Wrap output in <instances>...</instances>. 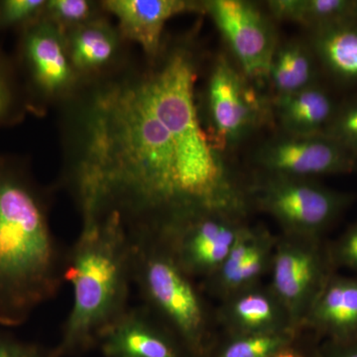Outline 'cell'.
<instances>
[{"instance_id":"cell-1","label":"cell","mask_w":357,"mask_h":357,"mask_svg":"<svg viewBox=\"0 0 357 357\" xmlns=\"http://www.w3.org/2000/svg\"><path fill=\"white\" fill-rule=\"evenodd\" d=\"M199 53L190 38L83 84L62 107L63 177L82 223L115 217L154 238L208 211L249 217L248 181L202 121Z\"/></svg>"},{"instance_id":"cell-2","label":"cell","mask_w":357,"mask_h":357,"mask_svg":"<svg viewBox=\"0 0 357 357\" xmlns=\"http://www.w3.org/2000/svg\"><path fill=\"white\" fill-rule=\"evenodd\" d=\"M63 271L46 195L23 162L0 155V328L24 325L54 299Z\"/></svg>"},{"instance_id":"cell-3","label":"cell","mask_w":357,"mask_h":357,"mask_svg":"<svg viewBox=\"0 0 357 357\" xmlns=\"http://www.w3.org/2000/svg\"><path fill=\"white\" fill-rule=\"evenodd\" d=\"M73 305L51 357H70L98 345L103 332L128 309L132 239L115 217L82 223L64 262Z\"/></svg>"},{"instance_id":"cell-4","label":"cell","mask_w":357,"mask_h":357,"mask_svg":"<svg viewBox=\"0 0 357 357\" xmlns=\"http://www.w3.org/2000/svg\"><path fill=\"white\" fill-rule=\"evenodd\" d=\"M132 239V238H131ZM172 255L153 239H132V281L147 310L191 357H208L217 342V318Z\"/></svg>"},{"instance_id":"cell-5","label":"cell","mask_w":357,"mask_h":357,"mask_svg":"<svg viewBox=\"0 0 357 357\" xmlns=\"http://www.w3.org/2000/svg\"><path fill=\"white\" fill-rule=\"evenodd\" d=\"M248 192L252 211L273 218L281 234L298 236L325 237L356 199L316 178L252 176Z\"/></svg>"},{"instance_id":"cell-6","label":"cell","mask_w":357,"mask_h":357,"mask_svg":"<svg viewBox=\"0 0 357 357\" xmlns=\"http://www.w3.org/2000/svg\"><path fill=\"white\" fill-rule=\"evenodd\" d=\"M204 100V128L213 146L225 154L271 119L269 98H263L260 89L225 55L218 56L211 66Z\"/></svg>"},{"instance_id":"cell-7","label":"cell","mask_w":357,"mask_h":357,"mask_svg":"<svg viewBox=\"0 0 357 357\" xmlns=\"http://www.w3.org/2000/svg\"><path fill=\"white\" fill-rule=\"evenodd\" d=\"M18 33L17 65L28 109L62 105L81 88L64 32L43 17Z\"/></svg>"},{"instance_id":"cell-8","label":"cell","mask_w":357,"mask_h":357,"mask_svg":"<svg viewBox=\"0 0 357 357\" xmlns=\"http://www.w3.org/2000/svg\"><path fill=\"white\" fill-rule=\"evenodd\" d=\"M269 287L287 312L291 324L302 330L312 303L335 273L330 241L325 237L277 236ZM304 332V331H303Z\"/></svg>"},{"instance_id":"cell-9","label":"cell","mask_w":357,"mask_h":357,"mask_svg":"<svg viewBox=\"0 0 357 357\" xmlns=\"http://www.w3.org/2000/svg\"><path fill=\"white\" fill-rule=\"evenodd\" d=\"M202 7L229 45L237 67L261 91L279 45L273 18L245 0H206Z\"/></svg>"},{"instance_id":"cell-10","label":"cell","mask_w":357,"mask_h":357,"mask_svg":"<svg viewBox=\"0 0 357 357\" xmlns=\"http://www.w3.org/2000/svg\"><path fill=\"white\" fill-rule=\"evenodd\" d=\"M248 217L208 211L181 220L153 239L192 279L210 278L229 255Z\"/></svg>"},{"instance_id":"cell-11","label":"cell","mask_w":357,"mask_h":357,"mask_svg":"<svg viewBox=\"0 0 357 357\" xmlns=\"http://www.w3.org/2000/svg\"><path fill=\"white\" fill-rule=\"evenodd\" d=\"M252 165L258 177L317 178L354 173L357 159L326 133L279 132L258 147Z\"/></svg>"},{"instance_id":"cell-12","label":"cell","mask_w":357,"mask_h":357,"mask_svg":"<svg viewBox=\"0 0 357 357\" xmlns=\"http://www.w3.org/2000/svg\"><path fill=\"white\" fill-rule=\"evenodd\" d=\"M107 15L128 43L139 45L145 58L152 60L163 47V31L171 18L185 13H203L202 1L192 0H103Z\"/></svg>"},{"instance_id":"cell-13","label":"cell","mask_w":357,"mask_h":357,"mask_svg":"<svg viewBox=\"0 0 357 357\" xmlns=\"http://www.w3.org/2000/svg\"><path fill=\"white\" fill-rule=\"evenodd\" d=\"M64 34L81 86L112 76L128 64V43L107 14Z\"/></svg>"},{"instance_id":"cell-14","label":"cell","mask_w":357,"mask_h":357,"mask_svg":"<svg viewBox=\"0 0 357 357\" xmlns=\"http://www.w3.org/2000/svg\"><path fill=\"white\" fill-rule=\"evenodd\" d=\"M98 345L105 357H191L147 309L128 307L103 332Z\"/></svg>"},{"instance_id":"cell-15","label":"cell","mask_w":357,"mask_h":357,"mask_svg":"<svg viewBox=\"0 0 357 357\" xmlns=\"http://www.w3.org/2000/svg\"><path fill=\"white\" fill-rule=\"evenodd\" d=\"M319 340H357V277L333 273L312 303L302 324Z\"/></svg>"},{"instance_id":"cell-16","label":"cell","mask_w":357,"mask_h":357,"mask_svg":"<svg viewBox=\"0 0 357 357\" xmlns=\"http://www.w3.org/2000/svg\"><path fill=\"white\" fill-rule=\"evenodd\" d=\"M215 318L225 335L297 330L271 288L261 284L223 299Z\"/></svg>"},{"instance_id":"cell-17","label":"cell","mask_w":357,"mask_h":357,"mask_svg":"<svg viewBox=\"0 0 357 357\" xmlns=\"http://www.w3.org/2000/svg\"><path fill=\"white\" fill-rule=\"evenodd\" d=\"M271 119L289 135L325 133L338 107L332 93L316 84L291 95L269 98Z\"/></svg>"},{"instance_id":"cell-18","label":"cell","mask_w":357,"mask_h":357,"mask_svg":"<svg viewBox=\"0 0 357 357\" xmlns=\"http://www.w3.org/2000/svg\"><path fill=\"white\" fill-rule=\"evenodd\" d=\"M319 69L342 86H357V16L309 32Z\"/></svg>"},{"instance_id":"cell-19","label":"cell","mask_w":357,"mask_h":357,"mask_svg":"<svg viewBox=\"0 0 357 357\" xmlns=\"http://www.w3.org/2000/svg\"><path fill=\"white\" fill-rule=\"evenodd\" d=\"M319 70L307 40L279 42L267 77L270 98L291 95L319 84Z\"/></svg>"},{"instance_id":"cell-20","label":"cell","mask_w":357,"mask_h":357,"mask_svg":"<svg viewBox=\"0 0 357 357\" xmlns=\"http://www.w3.org/2000/svg\"><path fill=\"white\" fill-rule=\"evenodd\" d=\"M265 9L276 21H287L311 32L356 15V0H270Z\"/></svg>"},{"instance_id":"cell-21","label":"cell","mask_w":357,"mask_h":357,"mask_svg":"<svg viewBox=\"0 0 357 357\" xmlns=\"http://www.w3.org/2000/svg\"><path fill=\"white\" fill-rule=\"evenodd\" d=\"M305 333L288 330L257 335H218L208 357H272L298 344Z\"/></svg>"},{"instance_id":"cell-22","label":"cell","mask_w":357,"mask_h":357,"mask_svg":"<svg viewBox=\"0 0 357 357\" xmlns=\"http://www.w3.org/2000/svg\"><path fill=\"white\" fill-rule=\"evenodd\" d=\"M277 236L264 230L255 248L229 278L208 289L220 300L261 283L262 277L270 272Z\"/></svg>"},{"instance_id":"cell-23","label":"cell","mask_w":357,"mask_h":357,"mask_svg":"<svg viewBox=\"0 0 357 357\" xmlns=\"http://www.w3.org/2000/svg\"><path fill=\"white\" fill-rule=\"evenodd\" d=\"M107 14L102 2L91 0H47L45 20L50 21L63 32L91 22Z\"/></svg>"},{"instance_id":"cell-24","label":"cell","mask_w":357,"mask_h":357,"mask_svg":"<svg viewBox=\"0 0 357 357\" xmlns=\"http://www.w3.org/2000/svg\"><path fill=\"white\" fill-rule=\"evenodd\" d=\"M28 109L13 64L0 50V128L15 123Z\"/></svg>"},{"instance_id":"cell-25","label":"cell","mask_w":357,"mask_h":357,"mask_svg":"<svg viewBox=\"0 0 357 357\" xmlns=\"http://www.w3.org/2000/svg\"><path fill=\"white\" fill-rule=\"evenodd\" d=\"M325 133L357 159V95L338 103Z\"/></svg>"},{"instance_id":"cell-26","label":"cell","mask_w":357,"mask_h":357,"mask_svg":"<svg viewBox=\"0 0 357 357\" xmlns=\"http://www.w3.org/2000/svg\"><path fill=\"white\" fill-rule=\"evenodd\" d=\"M47 0H0V32L21 30L43 18Z\"/></svg>"},{"instance_id":"cell-27","label":"cell","mask_w":357,"mask_h":357,"mask_svg":"<svg viewBox=\"0 0 357 357\" xmlns=\"http://www.w3.org/2000/svg\"><path fill=\"white\" fill-rule=\"evenodd\" d=\"M330 248L337 271L342 268L357 273V220L342 236L330 243Z\"/></svg>"},{"instance_id":"cell-28","label":"cell","mask_w":357,"mask_h":357,"mask_svg":"<svg viewBox=\"0 0 357 357\" xmlns=\"http://www.w3.org/2000/svg\"><path fill=\"white\" fill-rule=\"evenodd\" d=\"M0 357H51L39 347L22 342L0 328Z\"/></svg>"},{"instance_id":"cell-29","label":"cell","mask_w":357,"mask_h":357,"mask_svg":"<svg viewBox=\"0 0 357 357\" xmlns=\"http://www.w3.org/2000/svg\"><path fill=\"white\" fill-rule=\"evenodd\" d=\"M316 357H357V340L349 342L321 340L317 349Z\"/></svg>"},{"instance_id":"cell-30","label":"cell","mask_w":357,"mask_h":357,"mask_svg":"<svg viewBox=\"0 0 357 357\" xmlns=\"http://www.w3.org/2000/svg\"><path fill=\"white\" fill-rule=\"evenodd\" d=\"M319 342V338L306 332L298 344L272 357H316Z\"/></svg>"},{"instance_id":"cell-31","label":"cell","mask_w":357,"mask_h":357,"mask_svg":"<svg viewBox=\"0 0 357 357\" xmlns=\"http://www.w3.org/2000/svg\"><path fill=\"white\" fill-rule=\"evenodd\" d=\"M356 15L357 16V0H356Z\"/></svg>"}]
</instances>
